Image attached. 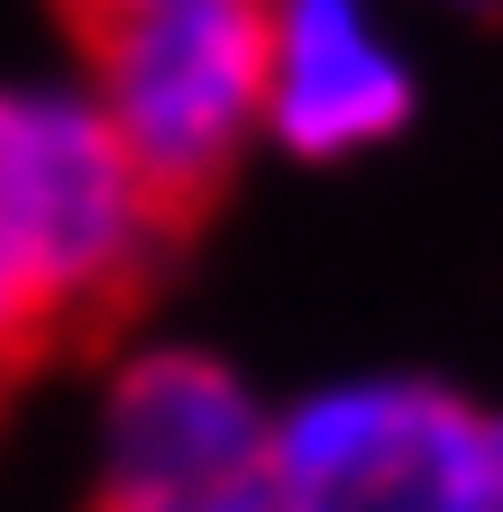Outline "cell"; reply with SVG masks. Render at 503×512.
Masks as SVG:
<instances>
[{
    "label": "cell",
    "mask_w": 503,
    "mask_h": 512,
    "mask_svg": "<svg viewBox=\"0 0 503 512\" xmlns=\"http://www.w3.org/2000/svg\"><path fill=\"white\" fill-rule=\"evenodd\" d=\"M485 494H494V512H503V421H485Z\"/></svg>",
    "instance_id": "cell-8"
},
{
    "label": "cell",
    "mask_w": 503,
    "mask_h": 512,
    "mask_svg": "<svg viewBox=\"0 0 503 512\" xmlns=\"http://www.w3.org/2000/svg\"><path fill=\"white\" fill-rule=\"evenodd\" d=\"M156 256L92 101L0 92V384L110 330Z\"/></svg>",
    "instance_id": "cell-2"
},
{
    "label": "cell",
    "mask_w": 503,
    "mask_h": 512,
    "mask_svg": "<svg viewBox=\"0 0 503 512\" xmlns=\"http://www.w3.org/2000/svg\"><path fill=\"white\" fill-rule=\"evenodd\" d=\"M412 110L403 64L375 46V28L348 10V0H284L275 28V101L266 128L293 156H348L394 138Z\"/></svg>",
    "instance_id": "cell-4"
},
{
    "label": "cell",
    "mask_w": 503,
    "mask_h": 512,
    "mask_svg": "<svg viewBox=\"0 0 503 512\" xmlns=\"http://www.w3.org/2000/svg\"><path fill=\"white\" fill-rule=\"evenodd\" d=\"M284 0H156L110 37L74 46L92 64V119L129 174L156 247L193 238L229 192L247 138L275 101Z\"/></svg>",
    "instance_id": "cell-1"
},
{
    "label": "cell",
    "mask_w": 503,
    "mask_h": 512,
    "mask_svg": "<svg viewBox=\"0 0 503 512\" xmlns=\"http://www.w3.org/2000/svg\"><path fill=\"white\" fill-rule=\"evenodd\" d=\"M275 421L247 403V384L211 357H138L110 394V458L101 476H220L266 467Z\"/></svg>",
    "instance_id": "cell-5"
},
{
    "label": "cell",
    "mask_w": 503,
    "mask_h": 512,
    "mask_svg": "<svg viewBox=\"0 0 503 512\" xmlns=\"http://www.w3.org/2000/svg\"><path fill=\"white\" fill-rule=\"evenodd\" d=\"M92 512H275L266 467H220V476H101Z\"/></svg>",
    "instance_id": "cell-6"
},
{
    "label": "cell",
    "mask_w": 503,
    "mask_h": 512,
    "mask_svg": "<svg viewBox=\"0 0 503 512\" xmlns=\"http://www.w3.org/2000/svg\"><path fill=\"white\" fill-rule=\"evenodd\" d=\"M55 10V28H65L74 46H92V37H110L119 19H138V10H156V0H46Z\"/></svg>",
    "instance_id": "cell-7"
},
{
    "label": "cell",
    "mask_w": 503,
    "mask_h": 512,
    "mask_svg": "<svg viewBox=\"0 0 503 512\" xmlns=\"http://www.w3.org/2000/svg\"><path fill=\"white\" fill-rule=\"evenodd\" d=\"M275 512H494L485 421L439 384H339L275 421Z\"/></svg>",
    "instance_id": "cell-3"
}]
</instances>
